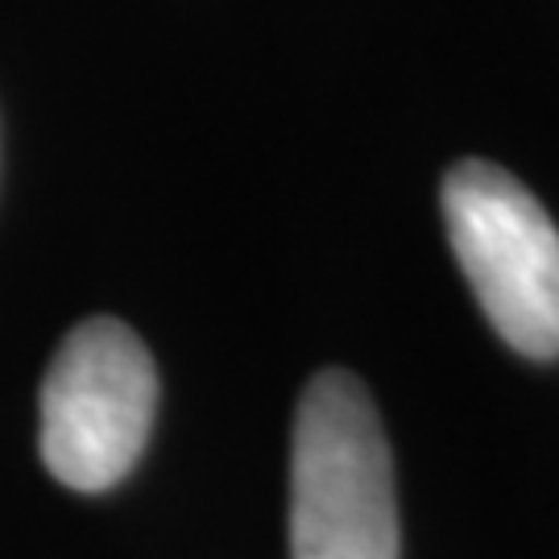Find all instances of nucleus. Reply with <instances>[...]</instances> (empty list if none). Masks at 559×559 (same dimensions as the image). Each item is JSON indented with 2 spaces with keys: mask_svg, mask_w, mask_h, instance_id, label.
<instances>
[{
  "mask_svg": "<svg viewBox=\"0 0 559 559\" xmlns=\"http://www.w3.org/2000/svg\"><path fill=\"white\" fill-rule=\"evenodd\" d=\"M290 556L399 559L390 443L369 390L344 369L316 373L295 415Z\"/></svg>",
  "mask_w": 559,
  "mask_h": 559,
  "instance_id": "1",
  "label": "nucleus"
},
{
  "mask_svg": "<svg viewBox=\"0 0 559 559\" xmlns=\"http://www.w3.org/2000/svg\"><path fill=\"white\" fill-rule=\"evenodd\" d=\"M443 221L464 278L514 353L559 357V228L510 170L464 158L443 179Z\"/></svg>",
  "mask_w": 559,
  "mask_h": 559,
  "instance_id": "2",
  "label": "nucleus"
},
{
  "mask_svg": "<svg viewBox=\"0 0 559 559\" xmlns=\"http://www.w3.org/2000/svg\"><path fill=\"white\" fill-rule=\"evenodd\" d=\"M158 411L150 348L120 320H83L67 332L41 381V460L80 493L129 477Z\"/></svg>",
  "mask_w": 559,
  "mask_h": 559,
  "instance_id": "3",
  "label": "nucleus"
}]
</instances>
